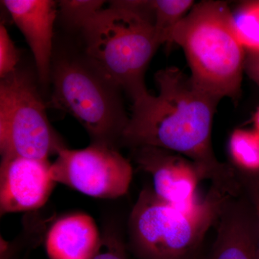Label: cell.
<instances>
[{
	"mask_svg": "<svg viewBox=\"0 0 259 259\" xmlns=\"http://www.w3.org/2000/svg\"><path fill=\"white\" fill-rule=\"evenodd\" d=\"M155 80L158 95L148 93L133 102L121 141L134 148L151 146L182 155L212 187L227 195L241 194L236 168L220 161L213 151V117L221 100L196 86L177 67L160 70Z\"/></svg>",
	"mask_w": 259,
	"mask_h": 259,
	"instance_id": "6da1fadb",
	"label": "cell"
},
{
	"mask_svg": "<svg viewBox=\"0 0 259 259\" xmlns=\"http://www.w3.org/2000/svg\"><path fill=\"white\" fill-rule=\"evenodd\" d=\"M151 1H113L83 25L89 62L133 102L148 93L145 73L160 47Z\"/></svg>",
	"mask_w": 259,
	"mask_h": 259,
	"instance_id": "7a4b0ae2",
	"label": "cell"
},
{
	"mask_svg": "<svg viewBox=\"0 0 259 259\" xmlns=\"http://www.w3.org/2000/svg\"><path fill=\"white\" fill-rule=\"evenodd\" d=\"M173 42L185 51L196 86L221 100L238 101L246 53L226 3L194 4L174 30Z\"/></svg>",
	"mask_w": 259,
	"mask_h": 259,
	"instance_id": "3957f363",
	"label": "cell"
},
{
	"mask_svg": "<svg viewBox=\"0 0 259 259\" xmlns=\"http://www.w3.org/2000/svg\"><path fill=\"white\" fill-rule=\"evenodd\" d=\"M229 195L211 186L195 208L187 210L141 191L129 218L131 249L140 259H192L199 256L206 234L215 226Z\"/></svg>",
	"mask_w": 259,
	"mask_h": 259,
	"instance_id": "277c9868",
	"label": "cell"
},
{
	"mask_svg": "<svg viewBox=\"0 0 259 259\" xmlns=\"http://www.w3.org/2000/svg\"><path fill=\"white\" fill-rule=\"evenodd\" d=\"M51 107L70 114L86 129L93 143L115 146L129 118L120 89L90 64L61 59L53 67Z\"/></svg>",
	"mask_w": 259,
	"mask_h": 259,
	"instance_id": "5b68a950",
	"label": "cell"
},
{
	"mask_svg": "<svg viewBox=\"0 0 259 259\" xmlns=\"http://www.w3.org/2000/svg\"><path fill=\"white\" fill-rule=\"evenodd\" d=\"M50 125L46 106L31 78L18 70L0 82L2 157L49 160L62 147Z\"/></svg>",
	"mask_w": 259,
	"mask_h": 259,
	"instance_id": "8992f818",
	"label": "cell"
},
{
	"mask_svg": "<svg viewBox=\"0 0 259 259\" xmlns=\"http://www.w3.org/2000/svg\"><path fill=\"white\" fill-rule=\"evenodd\" d=\"M56 154L51 169L56 183L101 199L117 198L128 191L132 166L115 146L100 143L79 150L62 146Z\"/></svg>",
	"mask_w": 259,
	"mask_h": 259,
	"instance_id": "52a82bcc",
	"label": "cell"
},
{
	"mask_svg": "<svg viewBox=\"0 0 259 259\" xmlns=\"http://www.w3.org/2000/svg\"><path fill=\"white\" fill-rule=\"evenodd\" d=\"M140 168L151 176L152 190L158 197L175 207L190 210L201 200L197 190L202 177L193 162L168 150L151 146L134 148Z\"/></svg>",
	"mask_w": 259,
	"mask_h": 259,
	"instance_id": "ba28073f",
	"label": "cell"
},
{
	"mask_svg": "<svg viewBox=\"0 0 259 259\" xmlns=\"http://www.w3.org/2000/svg\"><path fill=\"white\" fill-rule=\"evenodd\" d=\"M49 160L20 156L2 157L0 166V212H26L42 207L56 182Z\"/></svg>",
	"mask_w": 259,
	"mask_h": 259,
	"instance_id": "9c48e42d",
	"label": "cell"
},
{
	"mask_svg": "<svg viewBox=\"0 0 259 259\" xmlns=\"http://www.w3.org/2000/svg\"><path fill=\"white\" fill-rule=\"evenodd\" d=\"M215 226L208 259H259L254 209L243 190L228 197Z\"/></svg>",
	"mask_w": 259,
	"mask_h": 259,
	"instance_id": "30bf717a",
	"label": "cell"
},
{
	"mask_svg": "<svg viewBox=\"0 0 259 259\" xmlns=\"http://www.w3.org/2000/svg\"><path fill=\"white\" fill-rule=\"evenodd\" d=\"M31 49L41 83L51 74L56 3L49 0H5L3 2Z\"/></svg>",
	"mask_w": 259,
	"mask_h": 259,
	"instance_id": "8fae6325",
	"label": "cell"
},
{
	"mask_svg": "<svg viewBox=\"0 0 259 259\" xmlns=\"http://www.w3.org/2000/svg\"><path fill=\"white\" fill-rule=\"evenodd\" d=\"M100 242L93 218L76 213L61 218L51 227L46 249L50 259H92Z\"/></svg>",
	"mask_w": 259,
	"mask_h": 259,
	"instance_id": "7c38bea8",
	"label": "cell"
},
{
	"mask_svg": "<svg viewBox=\"0 0 259 259\" xmlns=\"http://www.w3.org/2000/svg\"><path fill=\"white\" fill-rule=\"evenodd\" d=\"M228 148L237 171L259 174V134L255 130H235L230 137Z\"/></svg>",
	"mask_w": 259,
	"mask_h": 259,
	"instance_id": "4fadbf2b",
	"label": "cell"
},
{
	"mask_svg": "<svg viewBox=\"0 0 259 259\" xmlns=\"http://www.w3.org/2000/svg\"><path fill=\"white\" fill-rule=\"evenodd\" d=\"M156 39L160 46L172 44L174 30L194 5L191 0L151 1Z\"/></svg>",
	"mask_w": 259,
	"mask_h": 259,
	"instance_id": "5bb4252c",
	"label": "cell"
},
{
	"mask_svg": "<svg viewBox=\"0 0 259 259\" xmlns=\"http://www.w3.org/2000/svg\"><path fill=\"white\" fill-rule=\"evenodd\" d=\"M232 15L237 37L245 51L259 54V0L241 3Z\"/></svg>",
	"mask_w": 259,
	"mask_h": 259,
	"instance_id": "9a60e30c",
	"label": "cell"
},
{
	"mask_svg": "<svg viewBox=\"0 0 259 259\" xmlns=\"http://www.w3.org/2000/svg\"><path fill=\"white\" fill-rule=\"evenodd\" d=\"M105 1H61V14L70 26L72 28H83V25L92 17L103 9Z\"/></svg>",
	"mask_w": 259,
	"mask_h": 259,
	"instance_id": "2e32d148",
	"label": "cell"
},
{
	"mask_svg": "<svg viewBox=\"0 0 259 259\" xmlns=\"http://www.w3.org/2000/svg\"><path fill=\"white\" fill-rule=\"evenodd\" d=\"M20 51L15 47L4 25L0 26V76L4 78L17 71Z\"/></svg>",
	"mask_w": 259,
	"mask_h": 259,
	"instance_id": "e0dca14e",
	"label": "cell"
},
{
	"mask_svg": "<svg viewBox=\"0 0 259 259\" xmlns=\"http://www.w3.org/2000/svg\"><path fill=\"white\" fill-rule=\"evenodd\" d=\"M238 175L243 186V190L248 196L250 203L254 209L256 221L257 248L259 258V174L247 175L238 172Z\"/></svg>",
	"mask_w": 259,
	"mask_h": 259,
	"instance_id": "ac0fdd59",
	"label": "cell"
},
{
	"mask_svg": "<svg viewBox=\"0 0 259 259\" xmlns=\"http://www.w3.org/2000/svg\"><path fill=\"white\" fill-rule=\"evenodd\" d=\"M92 259H127L125 246L116 236L101 238L100 246Z\"/></svg>",
	"mask_w": 259,
	"mask_h": 259,
	"instance_id": "d6986e66",
	"label": "cell"
},
{
	"mask_svg": "<svg viewBox=\"0 0 259 259\" xmlns=\"http://www.w3.org/2000/svg\"><path fill=\"white\" fill-rule=\"evenodd\" d=\"M244 71L259 86V54L247 53Z\"/></svg>",
	"mask_w": 259,
	"mask_h": 259,
	"instance_id": "ffe728a7",
	"label": "cell"
},
{
	"mask_svg": "<svg viewBox=\"0 0 259 259\" xmlns=\"http://www.w3.org/2000/svg\"><path fill=\"white\" fill-rule=\"evenodd\" d=\"M253 120H254L255 130L259 134V107L255 112Z\"/></svg>",
	"mask_w": 259,
	"mask_h": 259,
	"instance_id": "44dd1931",
	"label": "cell"
},
{
	"mask_svg": "<svg viewBox=\"0 0 259 259\" xmlns=\"http://www.w3.org/2000/svg\"><path fill=\"white\" fill-rule=\"evenodd\" d=\"M192 259H200V258H199V256H197V257H196V258H192Z\"/></svg>",
	"mask_w": 259,
	"mask_h": 259,
	"instance_id": "7402d4cb",
	"label": "cell"
},
{
	"mask_svg": "<svg viewBox=\"0 0 259 259\" xmlns=\"http://www.w3.org/2000/svg\"><path fill=\"white\" fill-rule=\"evenodd\" d=\"M10 259H13V258H10Z\"/></svg>",
	"mask_w": 259,
	"mask_h": 259,
	"instance_id": "603a6c76",
	"label": "cell"
}]
</instances>
